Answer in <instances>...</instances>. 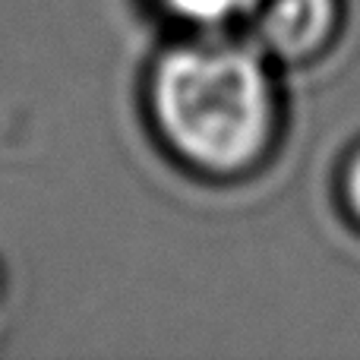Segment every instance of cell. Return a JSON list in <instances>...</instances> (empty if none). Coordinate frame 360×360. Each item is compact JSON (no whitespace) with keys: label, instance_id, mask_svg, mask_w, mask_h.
<instances>
[{"label":"cell","instance_id":"6da1fadb","mask_svg":"<svg viewBox=\"0 0 360 360\" xmlns=\"http://www.w3.org/2000/svg\"><path fill=\"white\" fill-rule=\"evenodd\" d=\"M155 120L177 155L212 174H243L275 152L285 124L275 63L224 32L168 51L152 82Z\"/></svg>","mask_w":360,"mask_h":360},{"label":"cell","instance_id":"3957f363","mask_svg":"<svg viewBox=\"0 0 360 360\" xmlns=\"http://www.w3.org/2000/svg\"><path fill=\"white\" fill-rule=\"evenodd\" d=\"M162 4L196 32H228L231 25H247L256 0H162Z\"/></svg>","mask_w":360,"mask_h":360},{"label":"cell","instance_id":"7a4b0ae2","mask_svg":"<svg viewBox=\"0 0 360 360\" xmlns=\"http://www.w3.org/2000/svg\"><path fill=\"white\" fill-rule=\"evenodd\" d=\"M247 25L275 67H316L342 44L348 0H256Z\"/></svg>","mask_w":360,"mask_h":360},{"label":"cell","instance_id":"277c9868","mask_svg":"<svg viewBox=\"0 0 360 360\" xmlns=\"http://www.w3.org/2000/svg\"><path fill=\"white\" fill-rule=\"evenodd\" d=\"M332 196H335V212L345 221V228L360 237V136L342 152L332 177Z\"/></svg>","mask_w":360,"mask_h":360}]
</instances>
